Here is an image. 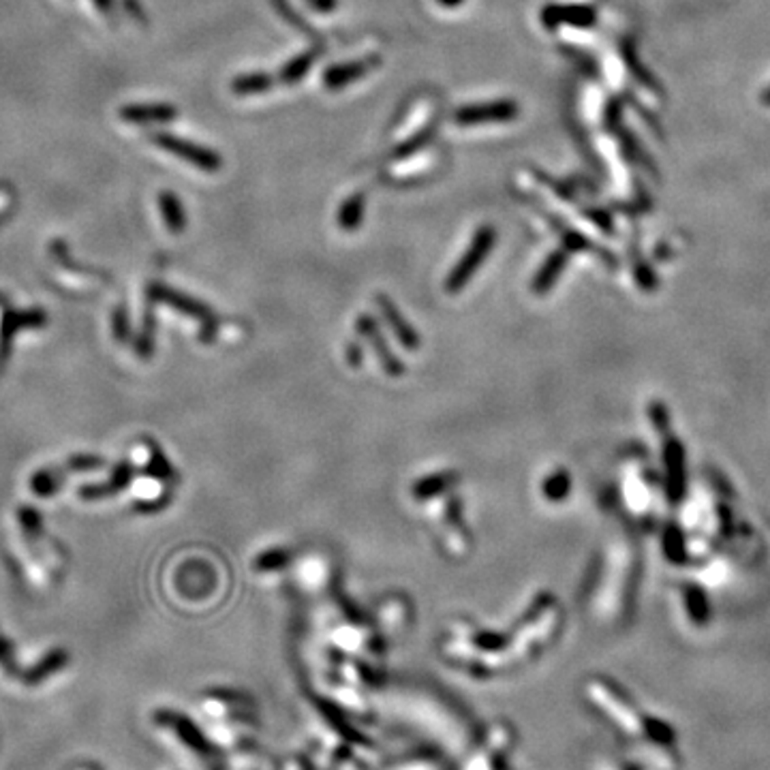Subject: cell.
<instances>
[{"label":"cell","mask_w":770,"mask_h":770,"mask_svg":"<svg viewBox=\"0 0 770 770\" xmlns=\"http://www.w3.org/2000/svg\"><path fill=\"white\" fill-rule=\"evenodd\" d=\"M542 22L546 28H555L558 24L589 26L593 24V11L575 7V5H548L542 11Z\"/></svg>","instance_id":"cell-7"},{"label":"cell","mask_w":770,"mask_h":770,"mask_svg":"<svg viewBox=\"0 0 770 770\" xmlns=\"http://www.w3.org/2000/svg\"><path fill=\"white\" fill-rule=\"evenodd\" d=\"M357 332H360L366 340H370V345H373V349L379 354L381 366L385 368L387 375H401L403 373V364L398 362V357L394 356L390 349H387V345H385L384 337H381L377 323L370 319L368 315H362L360 319H357Z\"/></svg>","instance_id":"cell-4"},{"label":"cell","mask_w":770,"mask_h":770,"mask_svg":"<svg viewBox=\"0 0 770 770\" xmlns=\"http://www.w3.org/2000/svg\"><path fill=\"white\" fill-rule=\"evenodd\" d=\"M272 88V78L266 73H249L242 75V78L233 80L232 90L236 92V95H260V92H266Z\"/></svg>","instance_id":"cell-14"},{"label":"cell","mask_w":770,"mask_h":770,"mask_svg":"<svg viewBox=\"0 0 770 770\" xmlns=\"http://www.w3.org/2000/svg\"><path fill=\"white\" fill-rule=\"evenodd\" d=\"M566 263H567V252L566 251L552 252L548 260L544 261V266L539 268L537 276L533 279V291L539 293V296L548 291L550 287L556 283L558 274H561V270H563V266H566Z\"/></svg>","instance_id":"cell-9"},{"label":"cell","mask_w":770,"mask_h":770,"mask_svg":"<svg viewBox=\"0 0 770 770\" xmlns=\"http://www.w3.org/2000/svg\"><path fill=\"white\" fill-rule=\"evenodd\" d=\"M456 478H458L456 473H437V475H431V478H422L414 486V495L415 499L437 497L441 495V492L450 490V488L456 484Z\"/></svg>","instance_id":"cell-12"},{"label":"cell","mask_w":770,"mask_h":770,"mask_svg":"<svg viewBox=\"0 0 770 770\" xmlns=\"http://www.w3.org/2000/svg\"><path fill=\"white\" fill-rule=\"evenodd\" d=\"M161 213L166 216L167 227L172 229V232L178 233L185 229V213H182L178 197L172 195V193H163L161 195Z\"/></svg>","instance_id":"cell-15"},{"label":"cell","mask_w":770,"mask_h":770,"mask_svg":"<svg viewBox=\"0 0 770 770\" xmlns=\"http://www.w3.org/2000/svg\"><path fill=\"white\" fill-rule=\"evenodd\" d=\"M317 61V48L304 52V54H299L290 61L283 67V71H280V80L285 81V84H296L310 71V67H313Z\"/></svg>","instance_id":"cell-13"},{"label":"cell","mask_w":770,"mask_h":770,"mask_svg":"<svg viewBox=\"0 0 770 770\" xmlns=\"http://www.w3.org/2000/svg\"><path fill=\"white\" fill-rule=\"evenodd\" d=\"M64 661H67V655H64V652H54V655H48V657H45L43 661L39 663L37 668L33 670L31 674L26 676V680H28V683H31V685H33V683H39V680H43L45 676L54 674L56 670L62 666Z\"/></svg>","instance_id":"cell-17"},{"label":"cell","mask_w":770,"mask_h":770,"mask_svg":"<svg viewBox=\"0 0 770 770\" xmlns=\"http://www.w3.org/2000/svg\"><path fill=\"white\" fill-rule=\"evenodd\" d=\"M569 484H572V481H569L567 471L552 473L550 478L544 480V486H542L544 499H548V501H563L569 492Z\"/></svg>","instance_id":"cell-16"},{"label":"cell","mask_w":770,"mask_h":770,"mask_svg":"<svg viewBox=\"0 0 770 770\" xmlns=\"http://www.w3.org/2000/svg\"><path fill=\"white\" fill-rule=\"evenodd\" d=\"M155 142L161 146V148H166L172 152V155L185 158V161L193 163V166L204 169V172H216L223 166L221 157L216 155L214 150L204 148V146H197L193 142H186V139L176 138V135H167V133H157L155 135Z\"/></svg>","instance_id":"cell-3"},{"label":"cell","mask_w":770,"mask_h":770,"mask_svg":"<svg viewBox=\"0 0 770 770\" xmlns=\"http://www.w3.org/2000/svg\"><path fill=\"white\" fill-rule=\"evenodd\" d=\"M495 240H497V233L490 225L480 227L478 232H475L467 252H464L461 261L452 268L448 280H445V291L458 293L462 287L469 285V280L473 279L475 272H478V268L486 261V257L490 255L492 246H495Z\"/></svg>","instance_id":"cell-1"},{"label":"cell","mask_w":770,"mask_h":770,"mask_svg":"<svg viewBox=\"0 0 770 770\" xmlns=\"http://www.w3.org/2000/svg\"><path fill=\"white\" fill-rule=\"evenodd\" d=\"M272 7L279 11L280 15H283V20L287 22V24H291L293 28H296V31L302 33L304 37L313 41V43L317 45V50L323 48V39L319 37V33H317L315 28L309 24V22H304L302 17H299L298 11L290 7V3H287V0H272Z\"/></svg>","instance_id":"cell-11"},{"label":"cell","mask_w":770,"mask_h":770,"mask_svg":"<svg viewBox=\"0 0 770 770\" xmlns=\"http://www.w3.org/2000/svg\"><path fill=\"white\" fill-rule=\"evenodd\" d=\"M290 558V555L283 550H274V552H266V555L260 556V561H257L255 567L260 569H276V567H283L285 561Z\"/></svg>","instance_id":"cell-19"},{"label":"cell","mask_w":770,"mask_h":770,"mask_svg":"<svg viewBox=\"0 0 770 770\" xmlns=\"http://www.w3.org/2000/svg\"><path fill=\"white\" fill-rule=\"evenodd\" d=\"M518 103L501 99V101H488L480 105H467L454 111V122L461 127H478V125H499V122H511L518 116Z\"/></svg>","instance_id":"cell-2"},{"label":"cell","mask_w":770,"mask_h":770,"mask_svg":"<svg viewBox=\"0 0 770 770\" xmlns=\"http://www.w3.org/2000/svg\"><path fill=\"white\" fill-rule=\"evenodd\" d=\"M375 302L379 304V309H381V313H384L385 321L390 323L394 337L401 340L403 347H407V349L415 351L417 347H420V337H417L414 328H411L409 323L403 319V315L398 313L396 307H394L392 299L387 298V296H384V293H379V296H375Z\"/></svg>","instance_id":"cell-6"},{"label":"cell","mask_w":770,"mask_h":770,"mask_svg":"<svg viewBox=\"0 0 770 770\" xmlns=\"http://www.w3.org/2000/svg\"><path fill=\"white\" fill-rule=\"evenodd\" d=\"M433 135H434V127H431V128H424V131L417 133L415 138H411L409 142H404V144L398 146V148L394 150V155H392V157H396V158H404V157L414 155V152H417L420 148H424V146H426L428 142H431Z\"/></svg>","instance_id":"cell-18"},{"label":"cell","mask_w":770,"mask_h":770,"mask_svg":"<svg viewBox=\"0 0 770 770\" xmlns=\"http://www.w3.org/2000/svg\"><path fill=\"white\" fill-rule=\"evenodd\" d=\"M437 3L441 5V7H448V9H454V7H458V5H462L464 0H437Z\"/></svg>","instance_id":"cell-21"},{"label":"cell","mask_w":770,"mask_h":770,"mask_svg":"<svg viewBox=\"0 0 770 770\" xmlns=\"http://www.w3.org/2000/svg\"><path fill=\"white\" fill-rule=\"evenodd\" d=\"M364 208H366V195L364 193H354L338 210V227L345 232H354L362 225Z\"/></svg>","instance_id":"cell-10"},{"label":"cell","mask_w":770,"mask_h":770,"mask_svg":"<svg viewBox=\"0 0 770 770\" xmlns=\"http://www.w3.org/2000/svg\"><path fill=\"white\" fill-rule=\"evenodd\" d=\"M127 122H167L176 119V109L169 105H131L120 111Z\"/></svg>","instance_id":"cell-8"},{"label":"cell","mask_w":770,"mask_h":770,"mask_svg":"<svg viewBox=\"0 0 770 770\" xmlns=\"http://www.w3.org/2000/svg\"><path fill=\"white\" fill-rule=\"evenodd\" d=\"M310 7L321 11V14H326V11H334L337 9V0H307Z\"/></svg>","instance_id":"cell-20"},{"label":"cell","mask_w":770,"mask_h":770,"mask_svg":"<svg viewBox=\"0 0 770 770\" xmlns=\"http://www.w3.org/2000/svg\"><path fill=\"white\" fill-rule=\"evenodd\" d=\"M375 64H379V58L334 64V67H330L326 73H323V84H326V88H330V90H340V88L349 86L351 81L364 78V75H366Z\"/></svg>","instance_id":"cell-5"}]
</instances>
